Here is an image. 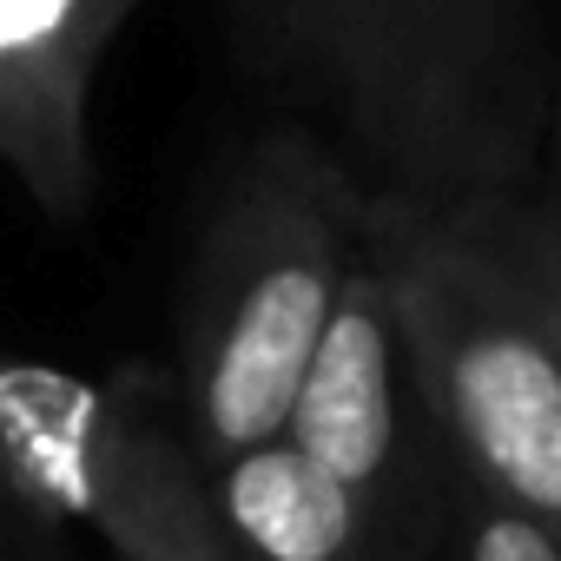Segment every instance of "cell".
Instances as JSON below:
<instances>
[{
    "mask_svg": "<svg viewBox=\"0 0 561 561\" xmlns=\"http://www.w3.org/2000/svg\"><path fill=\"white\" fill-rule=\"evenodd\" d=\"M205 482L238 561H364L370 548V515L357 495L285 436L225 456Z\"/></svg>",
    "mask_w": 561,
    "mask_h": 561,
    "instance_id": "7",
    "label": "cell"
},
{
    "mask_svg": "<svg viewBox=\"0 0 561 561\" xmlns=\"http://www.w3.org/2000/svg\"><path fill=\"white\" fill-rule=\"evenodd\" d=\"M370 192L298 119L225 172L179 311V423L205 469L285 436L305 364L364 257Z\"/></svg>",
    "mask_w": 561,
    "mask_h": 561,
    "instance_id": "3",
    "label": "cell"
},
{
    "mask_svg": "<svg viewBox=\"0 0 561 561\" xmlns=\"http://www.w3.org/2000/svg\"><path fill=\"white\" fill-rule=\"evenodd\" d=\"M416 416L430 423L410 351H403V324H397L383 271L364 251L344 277L337 311H331L311 364H305V383L285 416V443L305 449L324 476H337L377 535V522L410 489L403 469H410Z\"/></svg>",
    "mask_w": 561,
    "mask_h": 561,
    "instance_id": "5",
    "label": "cell"
},
{
    "mask_svg": "<svg viewBox=\"0 0 561 561\" xmlns=\"http://www.w3.org/2000/svg\"><path fill=\"white\" fill-rule=\"evenodd\" d=\"M0 522H34V515L21 508V495H14V476H8V449H0Z\"/></svg>",
    "mask_w": 561,
    "mask_h": 561,
    "instance_id": "10",
    "label": "cell"
},
{
    "mask_svg": "<svg viewBox=\"0 0 561 561\" xmlns=\"http://www.w3.org/2000/svg\"><path fill=\"white\" fill-rule=\"evenodd\" d=\"M0 449L34 522L80 528L113 561H238L185 423L139 377L0 357Z\"/></svg>",
    "mask_w": 561,
    "mask_h": 561,
    "instance_id": "4",
    "label": "cell"
},
{
    "mask_svg": "<svg viewBox=\"0 0 561 561\" xmlns=\"http://www.w3.org/2000/svg\"><path fill=\"white\" fill-rule=\"evenodd\" d=\"M364 251L390 285L423 410L469 495L561 535V311L541 192L370 198Z\"/></svg>",
    "mask_w": 561,
    "mask_h": 561,
    "instance_id": "2",
    "label": "cell"
},
{
    "mask_svg": "<svg viewBox=\"0 0 561 561\" xmlns=\"http://www.w3.org/2000/svg\"><path fill=\"white\" fill-rule=\"evenodd\" d=\"M462 561H561V535L541 528L522 508H502L489 495H469L462 522Z\"/></svg>",
    "mask_w": 561,
    "mask_h": 561,
    "instance_id": "8",
    "label": "cell"
},
{
    "mask_svg": "<svg viewBox=\"0 0 561 561\" xmlns=\"http://www.w3.org/2000/svg\"><path fill=\"white\" fill-rule=\"evenodd\" d=\"M541 218H548V264H554V311H561V67H554L548 159H541Z\"/></svg>",
    "mask_w": 561,
    "mask_h": 561,
    "instance_id": "9",
    "label": "cell"
},
{
    "mask_svg": "<svg viewBox=\"0 0 561 561\" xmlns=\"http://www.w3.org/2000/svg\"><path fill=\"white\" fill-rule=\"evenodd\" d=\"M146 0H0V172L54 225L100 192L93 87Z\"/></svg>",
    "mask_w": 561,
    "mask_h": 561,
    "instance_id": "6",
    "label": "cell"
},
{
    "mask_svg": "<svg viewBox=\"0 0 561 561\" xmlns=\"http://www.w3.org/2000/svg\"><path fill=\"white\" fill-rule=\"evenodd\" d=\"M251 73L370 198L541 192L554 67L541 0H225Z\"/></svg>",
    "mask_w": 561,
    "mask_h": 561,
    "instance_id": "1",
    "label": "cell"
}]
</instances>
